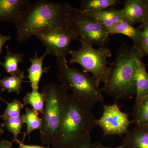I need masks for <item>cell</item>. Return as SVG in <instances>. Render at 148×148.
I'll list each match as a JSON object with an SVG mask.
<instances>
[{
	"label": "cell",
	"instance_id": "obj_1",
	"mask_svg": "<svg viewBox=\"0 0 148 148\" xmlns=\"http://www.w3.org/2000/svg\"><path fill=\"white\" fill-rule=\"evenodd\" d=\"M73 8L69 3L47 0L36 1L23 18L14 25L17 41L26 42L45 29L66 27L67 17L73 12Z\"/></svg>",
	"mask_w": 148,
	"mask_h": 148
},
{
	"label": "cell",
	"instance_id": "obj_2",
	"mask_svg": "<svg viewBox=\"0 0 148 148\" xmlns=\"http://www.w3.org/2000/svg\"><path fill=\"white\" fill-rule=\"evenodd\" d=\"M145 56L142 49L134 45H122L114 61L110 64V74L103 92L116 101L132 98L136 92V67Z\"/></svg>",
	"mask_w": 148,
	"mask_h": 148
},
{
	"label": "cell",
	"instance_id": "obj_3",
	"mask_svg": "<svg viewBox=\"0 0 148 148\" xmlns=\"http://www.w3.org/2000/svg\"><path fill=\"white\" fill-rule=\"evenodd\" d=\"M91 109L69 93L61 121L51 143L53 148H66L88 134L97 125Z\"/></svg>",
	"mask_w": 148,
	"mask_h": 148
},
{
	"label": "cell",
	"instance_id": "obj_4",
	"mask_svg": "<svg viewBox=\"0 0 148 148\" xmlns=\"http://www.w3.org/2000/svg\"><path fill=\"white\" fill-rule=\"evenodd\" d=\"M56 58V76L62 86L71 90L75 98L91 109L97 103H103L102 88L93 77L77 68L69 67L66 58Z\"/></svg>",
	"mask_w": 148,
	"mask_h": 148
},
{
	"label": "cell",
	"instance_id": "obj_5",
	"mask_svg": "<svg viewBox=\"0 0 148 148\" xmlns=\"http://www.w3.org/2000/svg\"><path fill=\"white\" fill-rule=\"evenodd\" d=\"M41 92L45 105L40 135L43 145L49 146L58 130L69 93L61 84L53 82L46 84Z\"/></svg>",
	"mask_w": 148,
	"mask_h": 148
},
{
	"label": "cell",
	"instance_id": "obj_6",
	"mask_svg": "<svg viewBox=\"0 0 148 148\" xmlns=\"http://www.w3.org/2000/svg\"><path fill=\"white\" fill-rule=\"evenodd\" d=\"M81 47L77 50H70L69 54L71 56L69 63L77 64L81 66L83 71L90 73L100 85L106 83L108 77L110 64L107 60L112 55L110 49L106 47L94 48L92 45L79 41Z\"/></svg>",
	"mask_w": 148,
	"mask_h": 148
},
{
	"label": "cell",
	"instance_id": "obj_7",
	"mask_svg": "<svg viewBox=\"0 0 148 148\" xmlns=\"http://www.w3.org/2000/svg\"><path fill=\"white\" fill-rule=\"evenodd\" d=\"M66 27L76 34L79 41L92 45L104 46L110 36L107 29L101 23L80 14L75 11L74 8L73 12L67 17Z\"/></svg>",
	"mask_w": 148,
	"mask_h": 148
},
{
	"label": "cell",
	"instance_id": "obj_8",
	"mask_svg": "<svg viewBox=\"0 0 148 148\" xmlns=\"http://www.w3.org/2000/svg\"><path fill=\"white\" fill-rule=\"evenodd\" d=\"M35 36L42 43L48 54L56 58H66L70 45L78 40L76 34L66 27L48 28L38 33Z\"/></svg>",
	"mask_w": 148,
	"mask_h": 148
},
{
	"label": "cell",
	"instance_id": "obj_9",
	"mask_svg": "<svg viewBox=\"0 0 148 148\" xmlns=\"http://www.w3.org/2000/svg\"><path fill=\"white\" fill-rule=\"evenodd\" d=\"M102 116L97 119V125L101 127L105 136L121 135L128 131L132 121L129 114L122 112L117 102L110 106L103 105Z\"/></svg>",
	"mask_w": 148,
	"mask_h": 148
},
{
	"label": "cell",
	"instance_id": "obj_10",
	"mask_svg": "<svg viewBox=\"0 0 148 148\" xmlns=\"http://www.w3.org/2000/svg\"><path fill=\"white\" fill-rule=\"evenodd\" d=\"M32 5L30 0H0V22H10L15 25Z\"/></svg>",
	"mask_w": 148,
	"mask_h": 148
},
{
	"label": "cell",
	"instance_id": "obj_11",
	"mask_svg": "<svg viewBox=\"0 0 148 148\" xmlns=\"http://www.w3.org/2000/svg\"><path fill=\"white\" fill-rule=\"evenodd\" d=\"M124 4L121 9L123 20L133 25L145 23L146 9L144 0H125Z\"/></svg>",
	"mask_w": 148,
	"mask_h": 148
},
{
	"label": "cell",
	"instance_id": "obj_12",
	"mask_svg": "<svg viewBox=\"0 0 148 148\" xmlns=\"http://www.w3.org/2000/svg\"><path fill=\"white\" fill-rule=\"evenodd\" d=\"M74 10L80 14L90 17L101 23L107 29L112 27L119 23L120 21L123 20V17L122 15L121 9L111 10L92 12L86 11L81 9H78L74 7Z\"/></svg>",
	"mask_w": 148,
	"mask_h": 148
},
{
	"label": "cell",
	"instance_id": "obj_13",
	"mask_svg": "<svg viewBox=\"0 0 148 148\" xmlns=\"http://www.w3.org/2000/svg\"><path fill=\"white\" fill-rule=\"evenodd\" d=\"M47 55H48V53L45 51L42 55L38 57V53L35 51L33 58H29L31 64L27 71L28 73V78L29 82L31 83L32 90L38 91L41 78L43 74L47 73L49 69H50V67L43 68V62Z\"/></svg>",
	"mask_w": 148,
	"mask_h": 148
},
{
	"label": "cell",
	"instance_id": "obj_14",
	"mask_svg": "<svg viewBox=\"0 0 148 148\" xmlns=\"http://www.w3.org/2000/svg\"><path fill=\"white\" fill-rule=\"evenodd\" d=\"M109 35L122 34L129 37L134 43V46L142 49V31L135 28L125 20L120 21L112 27L107 29Z\"/></svg>",
	"mask_w": 148,
	"mask_h": 148
},
{
	"label": "cell",
	"instance_id": "obj_15",
	"mask_svg": "<svg viewBox=\"0 0 148 148\" xmlns=\"http://www.w3.org/2000/svg\"><path fill=\"white\" fill-rule=\"evenodd\" d=\"M122 143L127 148H148V127L135 125L125 133Z\"/></svg>",
	"mask_w": 148,
	"mask_h": 148
},
{
	"label": "cell",
	"instance_id": "obj_16",
	"mask_svg": "<svg viewBox=\"0 0 148 148\" xmlns=\"http://www.w3.org/2000/svg\"><path fill=\"white\" fill-rule=\"evenodd\" d=\"M6 54L4 60L0 62V64L5 71L10 75H17L24 77V72L21 71L18 67L19 63L24 61L25 55L23 53H12L8 46H6Z\"/></svg>",
	"mask_w": 148,
	"mask_h": 148
},
{
	"label": "cell",
	"instance_id": "obj_17",
	"mask_svg": "<svg viewBox=\"0 0 148 148\" xmlns=\"http://www.w3.org/2000/svg\"><path fill=\"white\" fill-rule=\"evenodd\" d=\"M135 79L136 88L135 102H138L148 96V73L145 64L141 61L137 64Z\"/></svg>",
	"mask_w": 148,
	"mask_h": 148
},
{
	"label": "cell",
	"instance_id": "obj_18",
	"mask_svg": "<svg viewBox=\"0 0 148 148\" xmlns=\"http://www.w3.org/2000/svg\"><path fill=\"white\" fill-rule=\"evenodd\" d=\"M122 3L119 0H84L81 9L86 11L96 12L115 9L117 5Z\"/></svg>",
	"mask_w": 148,
	"mask_h": 148
},
{
	"label": "cell",
	"instance_id": "obj_19",
	"mask_svg": "<svg viewBox=\"0 0 148 148\" xmlns=\"http://www.w3.org/2000/svg\"><path fill=\"white\" fill-rule=\"evenodd\" d=\"M132 123L135 125L148 127V96L135 102L132 112Z\"/></svg>",
	"mask_w": 148,
	"mask_h": 148
},
{
	"label": "cell",
	"instance_id": "obj_20",
	"mask_svg": "<svg viewBox=\"0 0 148 148\" xmlns=\"http://www.w3.org/2000/svg\"><path fill=\"white\" fill-rule=\"evenodd\" d=\"M38 113L32 108L27 107L25 109V113L23 114L24 123L27 125V130L24 132V137L21 142L24 143L27 135L30 136L31 132L36 130H40L42 125L41 118L38 116Z\"/></svg>",
	"mask_w": 148,
	"mask_h": 148
},
{
	"label": "cell",
	"instance_id": "obj_21",
	"mask_svg": "<svg viewBox=\"0 0 148 148\" xmlns=\"http://www.w3.org/2000/svg\"><path fill=\"white\" fill-rule=\"evenodd\" d=\"M25 77L17 75L5 76L1 80V90L10 92H16L19 94L22 89L21 84L24 82Z\"/></svg>",
	"mask_w": 148,
	"mask_h": 148
},
{
	"label": "cell",
	"instance_id": "obj_22",
	"mask_svg": "<svg viewBox=\"0 0 148 148\" xmlns=\"http://www.w3.org/2000/svg\"><path fill=\"white\" fill-rule=\"evenodd\" d=\"M23 104L24 106L30 105L32 109L38 113L42 114L44 110L45 99L42 92L38 91L32 90L28 92L24 97Z\"/></svg>",
	"mask_w": 148,
	"mask_h": 148
},
{
	"label": "cell",
	"instance_id": "obj_23",
	"mask_svg": "<svg viewBox=\"0 0 148 148\" xmlns=\"http://www.w3.org/2000/svg\"><path fill=\"white\" fill-rule=\"evenodd\" d=\"M24 124L23 114H22L18 117L4 119L3 123L1 124V126L5 127L13 135V139L12 142L13 143L16 142L18 140V135L22 133L21 130Z\"/></svg>",
	"mask_w": 148,
	"mask_h": 148
},
{
	"label": "cell",
	"instance_id": "obj_24",
	"mask_svg": "<svg viewBox=\"0 0 148 148\" xmlns=\"http://www.w3.org/2000/svg\"><path fill=\"white\" fill-rule=\"evenodd\" d=\"M7 106L3 114L0 116L3 119L18 117L21 115V109L24 108V105L20 101L14 99L10 103H7Z\"/></svg>",
	"mask_w": 148,
	"mask_h": 148
},
{
	"label": "cell",
	"instance_id": "obj_25",
	"mask_svg": "<svg viewBox=\"0 0 148 148\" xmlns=\"http://www.w3.org/2000/svg\"><path fill=\"white\" fill-rule=\"evenodd\" d=\"M66 148H92L90 134L86 135Z\"/></svg>",
	"mask_w": 148,
	"mask_h": 148
},
{
	"label": "cell",
	"instance_id": "obj_26",
	"mask_svg": "<svg viewBox=\"0 0 148 148\" xmlns=\"http://www.w3.org/2000/svg\"><path fill=\"white\" fill-rule=\"evenodd\" d=\"M142 50L145 55H148V24H142Z\"/></svg>",
	"mask_w": 148,
	"mask_h": 148
},
{
	"label": "cell",
	"instance_id": "obj_27",
	"mask_svg": "<svg viewBox=\"0 0 148 148\" xmlns=\"http://www.w3.org/2000/svg\"><path fill=\"white\" fill-rule=\"evenodd\" d=\"M92 148H127L126 146L122 143L121 145L115 147H109L104 146L101 142H97L92 143Z\"/></svg>",
	"mask_w": 148,
	"mask_h": 148
},
{
	"label": "cell",
	"instance_id": "obj_28",
	"mask_svg": "<svg viewBox=\"0 0 148 148\" xmlns=\"http://www.w3.org/2000/svg\"><path fill=\"white\" fill-rule=\"evenodd\" d=\"M11 37L10 36H5L0 34V57L2 52L3 47L7 42L10 40Z\"/></svg>",
	"mask_w": 148,
	"mask_h": 148
},
{
	"label": "cell",
	"instance_id": "obj_29",
	"mask_svg": "<svg viewBox=\"0 0 148 148\" xmlns=\"http://www.w3.org/2000/svg\"><path fill=\"white\" fill-rule=\"evenodd\" d=\"M16 143H17L18 145V148H50L49 147H42V146L34 145H26L24 144L23 142L19 141L17 140L16 141Z\"/></svg>",
	"mask_w": 148,
	"mask_h": 148
},
{
	"label": "cell",
	"instance_id": "obj_30",
	"mask_svg": "<svg viewBox=\"0 0 148 148\" xmlns=\"http://www.w3.org/2000/svg\"><path fill=\"white\" fill-rule=\"evenodd\" d=\"M0 148H12V143L8 140H1L0 142Z\"/></svg>",
	"mask_w": 148,
	"mask_h": 148
},
{
	"label": "cell",
	"instance_id": "obj_31",
	"mask_svg": "<svg viewBox=\"0 0 148 148\" xmlns=\"http://www.w3.org/2000/svg\"><path fill=\"white\" fill-rule=\"evenodd\" d=\"M146 6V14L145 22L144 24H148V0H144Z\"/></svg>",
	"mask_w": 148,
	"mask_h": 148
},
{
	"label": "cell",
	"instance_id": "obj_32",
	"mask_svg": "<svg viewBox=\"0 0 148 148\" xmlns=\"http://www.w3.org/2000/svg\"><path fill=\"white\" fill-rule=\"evenodd\" d=\"M4 132V130L0 127V138H1V135H2Z\"/></svg>",
	"mask_w": 148,
	"mask_h": 148
},
{
	"label": "cell",
	"instance_id": "obj_33",
	"mask_svg": "<svg viewBox=\"0 0 148 148\" xmlns=\"http://www.w3.org/2000/svg\"><path fill=\"white\" fill-rule=\"evenodd\" d=\"M0 78H1V73H0ZM1 79H0V84H1ZM0 94H1V90H0ZM0 99H1V101H2L3 102H5L6 103H7L6 101H4V100L2 98H1V96H0Z\"/></svg>",
	"mask_w": 148,
	"mask_h": 148
}]
</instances>
